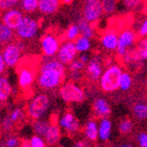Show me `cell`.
Returning a JSON list of instances; mask_svg holds the SVG:
<instances>
[{"mask_svg": "<svg viewBox=\"0 0 147 147\" xmlns=\"http://www.w3.org/2000/svg\"><path fill=\"white\" fill-rule=\"evenodd\" d=\"M65 66L55 57H44L38 65L37 86L44 92L58 90L66 79L67 69Z\"/></svg>", "mask_w": 147, "mask_h": 147, "instance_id": "1", "label": "cell"}, {"mask_svg": "<svg viewBox=\"0 0 147 147\" xmlns=\"http://www.w3.org/2000/svg\"><path fill=\"white\" fill-rule=\"evenodd\" d=\"M123 71V67L115 62L107 64L98 81L101 91L106 94H112L117 91L119 86V78Z\"/></svg>", "mask_w": 147, "mask_h": 147, "instance_id": "2", "label": "cell"}, {"mask_svg": "<svg viewBox=\"0 0 147 147\" xmlns=\"http://www.w3.org/2000/svg\"><path fill=\"white\" fill-rule=\"evenodd\" d=\"M38 66L32 60L21 61L17 67L18 86L23 93H29L32 90L37 78Z\"/></svg>", "mask_w": 147, "mask_h": 147, "instance_id": "3", "label": "cell"}, {"mask_svg": "<svg viewBox=\"0 0 147 147\" xmlns=\"http://www.w3.org/2000/svg\"><path fill=\"white\" fill-rule=\"evenodd\" d=\"M52 107V100L47 93H38L29 100L26 107V115L32 120L44 118Z\"/></svg>", "mask_w": 147, "mask_h": 147, "instance_id": "4", "label": "cell"}, {"mask_svg": "<svg viewBox=\"0 0 147 147\" xmlns=\"http://www.w3.org/2000/svg\"><path fill=\"white\" fill-rule=\"evenodd\" d=\"M58 95L65 104H81L86 98L84 88L73 80L64 81L58 88Z\"/></svg>", "mask_w": 147, "mask_h": 147, "instance_id": "5", "label": "cell"}, {"mask_svg": "<svg viewBox=\"0 0 147 147\" xmlns=\"http://www.w3.org/2000/svg\"><path fill=\"white\" fill-rule=\"evenodd\" d=\"M39 20L32 15H25L19 27L16 29V35L18 39L22 41H31L34 40L40 31Z\"/></svg>", "mask_w": 147, "mask_h": 147, "instance_id": "6", "label": "cell"}, {"mask_svg": "<svg viewBox=\"0 0 147 147\" xmlns=\"http://www.w3.org/2000/svg\"><path fill=\"white\" fill-rule=\"evenodd\" d=\"M25 52V44L22 40H13L5 44L2 47V56L7 65V68H17L22 61L23 54Z\"/></svg>", "mask_w": 147, "mask_h": 147, "instance_id": "7", "label": "cell"}, {"mask_svg": "<svg viewBox=\"0 0 147 147\" xmlns=\"http://www.w3.org/2000/svg\"><path fill=\"white\" fill-rule=\"evenodd\" d=\"M138 39H139V36H138L137 31L131 28H125L121 30L118 33V44L115 51L117 57L121 59L130 49H134Z\"/></svg>", "mask_w": 147, "mask_h": 147, "instance_id": "8", "label": "cell"}, {"mask_svg": "<svg viewBox=\"0 0 147 147\" xmlns=\"http://www.w3.org/2000/svg\"><path fill=\"white\" fill-rule=\"evenodd\" d=\"M105 66L106 65L104 63V59L102 58V56L98 54L92 56L84 68V74H86V79L93 84L98 82L101 75L103 73Z\"/></svg>", "mask_w": 147, "mask_h": 147, "instance_id": "9", "label": "cell"}, {"mask_svg": "<svg viewBox=\"0 0 147 147\" xmlns=\"http://www.w3.org/2000/svg\"><path fill=\"white\" fill-rule=\"evenodd\" d=\"M39 45L40 52L44 57H56L61 45V41L56 34L52 32H47L41 36Z\"/></svg>", "mask_w": 147, "mask_h": 147, "instance_id": "10", "label": "cell"}, {"mask_svg": "<svg viewBox=\"0 0 147 147\" xmlns=\"http://www.w3.org/2000/svg\"><path fill=\"white\" fill-rule=\"evenodd\" d=\"M104 12L101 0H88L84 3L82 18L92 24H96L103 17Z\"/></svg>", "mask_w": 147, "mask_h": 147, "instance_id": "11", "label": "cell"}, {"mask_svg": "<svg viewBox=\"0 0 147 147\" xmlns=\"http://www.w3.org/2000/svg\"><path fill=\"white\" fill-rule=\"evenodd\" d=\"M79 53L77 52L74 41L71 40H65L61 42L60 49L57 53V59L64 65H69L78 57Z\"/></svg>", "mask_w": 147, "mask_h": 147, "instance_id": "12", "label": "cell"}, {"mask_svg": "<svg viewBox=\"0 0 147 147\" xmlns=\"http://www.w3.org/2000/svg\"><path fill=\"white\" fill-rule=\"evenodd\" d=\"M58 123L64 132L68 133L70 135L76 134L80 131V123L71 111H65L58 119Z\"/></svg>", "mask_w": 147, "mask_h": 147, "instance_id": "13", "label": "cell"}, {"mask_svg": "<svg viewBox=\"0 0 147 147\" xmlns=\"http://www.w3.org/2000/svg\"><path fill=\"white\" fill-rule=\"evenodd\" d=\"M118 33L114 29H107L100 37V45L104 52L114 53L117 49Z\"/></svg>", "mask_w": 147, "mask_h": 147, "instance_id": "14", "label": "cell"}, {"mask_svg": "<svg viewBox=\"0 0 147 147\" xmlns=\"http://www.w3.org/2000/svg\"><path fill=\"white\" fill-rule=\"evenodd\" d=\"M25 13L21 8L15 7L11 8V9L4 10L2 12V15H1V20L0 21L16 31V29L19 27V25L22 22Z\"/></svg>", "mask_w": 147, "mask_h": 147, "instance_id": "15", "label": "cell"}, {"mask_svg": "<svg viewBox=\"0 0 147 147\" xmlns=\"http://www.w3.org/2000/svg\"><path fill=\"white\" fill-rule=\"evenodd\" d=\"M92 110L95 117L97 118H105L109 117L112 113V108L110 103L108 102L107 99L99 97L93 101L92 104Z\"/></svg>", "mask_w": 147, "mask_h": 147, "instance_id": "16", "label": "cell"}, {"mask_svg": "<svg viewBox=\"0 0 147 147\" xmlns=\"http://www.w3.org/2000/svg\"><path fill=\"white\" fill-rule=\"evenodd\" d=\"M113 123L109 117L100 118L98 123V138L101 142H108L112 137Z\"/></svg>", "mask_w": 147, "mask_h": 147, "instance_id": "17", "label": "cell"}, {"mask_svg": "<svg viewBox=\"0 0 147 147\" xmlns=\"http://www.w3.org/2000/svg\"><path fill=\"white\" fill-rule=\"evenodd\" d=\"M43 138L47 142V145L54 146V145L58 144L62 138V129L60 127L59 123L52 119L49 130H47V134L44 135Z\"/></svg>", "mask_w": 147, "mask_h": 147, "instance_id": "18", "label": "cell"}, {"mask_svg": "<svg viewBox=\"0 0 147 147\" xmlns=\"http://www.w3.org/2000/svg\"><path fill=\"white\" fill-rule=\"evenodd\" d=\"M61 5V0H39L38 11L42 16L49 17V16L57 13Z\"/></svg>", "mask_w": 147, "mask_h": 147, "instance_id": "19", "label": "cell"}, {"mask_svg": "<svg viewBox=\"0 0 147 147\" xmlns=\"http://www.w3.org/2000/svg\"><path fill=\"white\" fill-rule=\"evenodd\" d=\"M86 68V64L82 63L78 58H76L73 62L68 65V76L70 80H73L78 82L82 78V73Z\"/></svg>", "mask_w": 147, "mask_h": 147, "instance_id": "20", "label": "cell"}, {"mask_svg": "<svg viewBox=\"0 0 147 147\" xmlns=\"http://www.w3.org/2000/svg\"><path fill=\"white\" fill-rule=\"evenodd\" d=\"M13 88L7 76L0 75V103H6L11 98Z\"/></svg>", "mask_w": 147, "mask_h": 147, "instance_id": "21", "label": "cell"}, {"mask_svg": "<svg viewBox=\"0 0 147 147\" xmlns=\"http://www.w3.org/2000/svg\"><path fill=\"white\" fill-rule=\"evenodd\" d=\"M84 135L88 142L95 143L98 141V121L97 120L90 119L86 121L84 127Z\"/></svg>", "mask_w": 147, "mask_h": 147, "instance_id": "22", "label": "cell"}, {"mask_svg": "<svg viewBox=\"0 0 147 147\" xmlns=\"http://www.w3.org/2000/svg\"><path fill=\"white\" fill-rule=\"evenodd\" d=\"M16 31L0 21V45L3 47L16 39Z\"/></svg>", "mask_w": 147, "mask_h": 147, "instance_id": "23", "label": "cell"}, {"mask_svg": "<svg viewBox=\"0 0 147 147\" xmlns=\"http://www.w3.org/2000/svg\"><path fill=\"white\" fill-rule=\"evenodd\" d=\"M51 123H52V119H47V118H40V119L33 120V123H32L33 133L36 134V135L44 137V135L47 134V130H49Z\"/></svg>", "mask_w": 147, "mask_h": 147, "instance_id": "24", "label": "cell"}, {"mask_svg": "<svg viewBox=\"0 0 147 147\" xmlns=\"http://www.w3.org/2000/svg\"><path fill=\"white\" fill-rule=\"evenodd\" d=\"M77 25H78L79 30H80V35L88 37L91 39H93L94 37L96 36L95 24H92V23L88 22V21L84 20V18H82V19H80L77 22Z\"/></svg>", "mask_w": 147, "mask_h": 147, "instance_id": "25", "label": "cell"}, {"mask_svg": "<svg viewBox=\"0 0 147 147\" xmlns=\"http://www.w3.org/2000/svg\"><path fill=\"white\" fill-rule=\"evenodd\" d=\"M133 115L138 121H146L147 120V103L146 102H137L134 104L132 109Z\"/></svg>", "mask_w": 147, "mask_h": 147, "instance_id": "26", "label": "cell"}, {"mask_svg": "<svg viewBox=\"0 0 147 147\" xmlns=\"http://www.w3.org/2000/svg\"><path fill=\"white\" fill-rule=\"evenodd\" d=\"M74 43H75V47L77 52L80 54V53H88L91 52L92 47H93V43H92V39L86 36H78L74 40Z\"/></svg>", "mask_w": 147, "mask_h": 147, "instance_id": "27", "label": "cell"}, {"mask_svg": "<svg viewBox=\"0 0 147 147\" xmlns=\"http://www.w3.org/2000/svg\"><path fill=\"white\" fill-rule=\"evenodd\" d=\"M19 5L25 15H34L38 11L39 0H20Z\"/></svg>", "mask_w": 147, "mask_h": 147, "instance_id": "28", "label": "cell"}, {"mask_svg": "<svg viewBox=\"0 0 147 147\" xmlns=\"http://www.w3.org/2000/svg\"><path fill=\"white\" fill-rule=\"evenodd\" d=\"M101 4L105 16H113L117 11L119 0H101Z\"/></svg>", "mask_w": 147, "mask_h": 147, "instance_id": "29", "label": "cell"}, {"mask_svg": "<svg viewBox=\"0 0 147 147\" xmlns=\"http://www.w3.org/2000/svg\"><path fill=\"white\" fill-rule=\"evenodd\" d=\"M134 84V80H133V76L130 72L123 71L121 75H120L119 78V86H118V90H120L121 92H127L130 91Z\"/></svg>", "mask_w": 147, "mask_h": 147, "instance_id": "30", "label": "cell"}, {"mask_svg": "<svg viewBox=\"0 0 147 147\" xmlns=\"http://www.w3.org/2000/svg\"><path fill=\"white\" fill-rule=\"evenodd\" d=\"M135 49L141 61L147 60V36L139 37L137 43L135 45Z\"/></svg>", "mask_w": 147, "mask_h": 147, "instance_id": "31", "label": "cell"}, {"mask_svg": "<svg viewBox=\"0 0 147 147\" xmlns=\"http://www.w3.org/2000/svg\"><path fill=\"white\" fill-rule=\"evenodd\" d=\"M117 129L121 135H130L134 130V121L131 118H123L118 123Z\"/></svg>", "mask_w": 147, "mask_h": 147, "instance_id": "32", "label": "cell"}, {"mask_svg": "<svg viewBox=\"0 0 147 147\" xmlns=\"http://www.w3.org/2000/svg\"><path fill=\"white\" fill-rule=\"evenodd\" d=\"M119 3L127 11H135L142 6L144 0H119Z\"/></svg>", "mask_w": 147, "mask_h": 147, "instance_id": "33", "label": "cell"}, {"mask_svg": "<svg viewBox=\"0 0 147 147\" xmlns=\"http://www.w3.org/2000/svg\"><path fill=\"white\" fill-rule=\"evenodd\" d=\"M47 145V142L42 136L36 135L34 134L33 136L29 138L27 143H23L22 146H28V147H44Z\"/></svg>", "mask_w": 147, "mask_h": 147, "instance_id": "34", "label": "cell"}, {"mask_svg": "<svg viewBox=\"0 0 147 147\" xmlns=\"http://www.w3.org/2000/svg\"><path fill=\"white\" fill-rule=\"evenodd\" d=\"M25 114H26V112L24 111V109H23V108L16 107L15 109H12V110L8 113L7 115L9 116L10 119L13 121V123H15V125H17V123H20L21 121H23V120H24Z\"/></svg>", "mask_w": 147, "mask_h": 147, "instance_id": "35", "label": "cell"}, {"mask_svg": "<svg viewBox=\"0 0 147 147\" xmlns=\"http://www.w3.org/2000/svg\"><path fill=\"white\" fill-rule=\"evenodd\" d=\"M78 36H80V30H79L78 25L71 24L67 28L66 32H65V38H66L67 40L74 41Z\"/></svg>", "mask_w": 147, "mask_h": 147, "instance_id": "36", "label": "cell"}, {"mask_svg": "<svg viewBox=\"0 0 147 147\" xmlns=\"http://www.w3.org/2000/svg\"><path fill=\"white\" fill-rule=\"evenodd\" d=\"M0 145L5 147H19L22 146V143H21V140L19 139V137H17V136H8L1 141Z\"/></svg>", "mask_w": 147, "mask_h": 147, "instance_id": "37", "label": "cell"}, {"mask_svg": "<svg viewBox=\"0 0 147 147\" xmlns=\"http://www.w3.org/2000/svg\"><path fill=\"white\" fill-rule=\"evenodd\" d=\"M19 4H20V0H0V9L1 11H4V10L18 7Z\"/></svg>", "mask_w": 147, "mask_h": 147, "instance_id": "38", "label": "cell"}, {"mask_svg": "<svg viewBox=\"0 0 147 147\" xmlns=\"http://www.w3.org/2000/svg\"><path fill=\"white\" fill-rule=\"evenodd\" d=\"M15 123H13V121H12L11 119L9 118V116L6 114V115L3 117L2 121H1V129H2L4 132L8 133L10 132V131L15 127Z\"/></svg>", "mask_w": 147, "mask_h": 147, "instance_id": "39", "label": "cell"}, {"mask_svg": "<svg viewBox=\"0 0 147 147\" xmlns=\"http://www.w3.org/2000/svg\"><path fill=\"white\" fill-rule=\"evenodd\" d=\"M136 142L140 147H147V132H140L136 136Z\"/></svg>", "mask_w": 147, "mask_h": 147, "instance_id": "40", "label": "cell"}, {"mask_svg": "<svg viewBox=\"0 0 147 147\" xmlns=\"http://www.w3.org/2000/svg\"><path fill=\"white\" fill-rule=\"evenodd\" d=\"M138 36L139 37H145L147 36V17L144 18L139 24V27L137 30Z\"/></svg>", "mask_w": 147, "mask_h": 147, "instance_id": "41", "label": "cell"}, {"mask_svg": "<svg viewBox=\"0 0 147 147\" xmlns=\"http://www.w3.org/2000/svg\"><path fill=\"white\" fill-rule=\"evenodd\" d=\"M6 68H7V65H6V63H5V61H4L2 53L0 52V75H2V74L5 73Z\"/></svg>", "mask_w": 147, "mask_h": 147, "instance_id": "42", "label": "cell"}, {"mask_svg": "<svg viewBox=\"0 0 147 147\" xmlns=\"http://www.w3.org/2000/svg\"><path fill=\"white\" fill-rule=\"evenodd\" d=\"M77 58H78L82 63H84L86 65V63L90 61V58H91V57H90V55H88V53H80Z\"/></svg>", "mask_w": 147, "mask_h": 147, "instance_id": "43", "label": "cell"}, {"mask_svg": "<svg viewBox=\"0 0 147 147\" xmlns=\"http://www.w3.org/2000/svg\"><path fill=\"white\" fill-rule=\"evenodd\" d=\"M74 146L76 147H84V146H88V143H86L84 140H78V141H76L74 143Z\"/></svg>", "mask_w": 147, "mask_h": 147, "instance_id": "44", "label": "cell"}, {"mask_svg": "<svg viewBox=\"0 0 147 147\" xmlns=\"http://www.w3.org/2000/svg\"><path fill=\"white\" fill-rule=\"evenodd\" d=\"M74 2V0H61V3L63 5H71Z\"/></svg>", "mask_w": 147, "mask_h": 147, "instance_id": "45", "label": "cell"}, {"mask_svg": "<svg viewBox=\"0 0 147 147\" xmlns=\"http://www.w3.org/2000/svg\"><path fill=\"white\" fill-rule=\"evenodd\" d=\"M1 15H2V12H1V9H0V20H1Z\"/></svg>", "mask_w": 147, "mask_h": 147, "instance_id": "46", "label": "cell"}, {"mask_svg": "<svg viewBox=\"0 0 147 147\" xmlns=\"http://www.w3.org/2000/svg\"><path fill=\"white\" fill-rule=\"evenodd\" d=\"M82 1H84V2H86V1H88V0H82Z\"/></svg>", "mask_w": 147, "mask_h": 147, "instance_id": "47", "label": "cell"}]
</instances>
